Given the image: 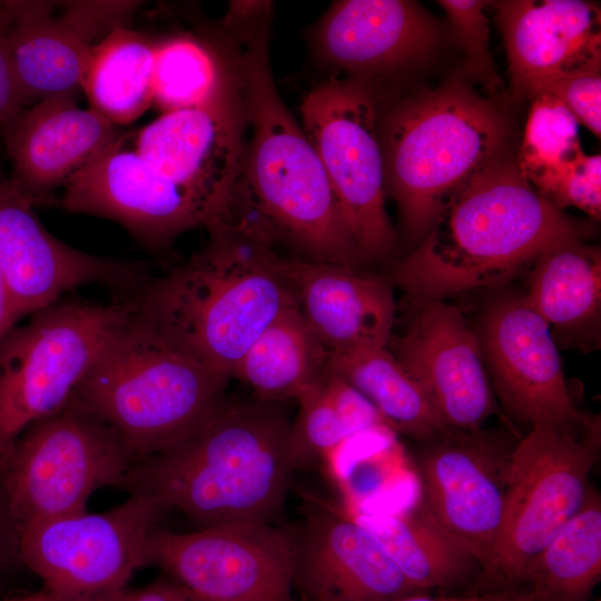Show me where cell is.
I'll return each mask as SVG.
<instances>
[{"mask_svg": "<svg viewBox=\"0 0 601 601\" xmlns=\"http://www.w3.org/2000/svg\"><path fill=\"white\" fill-rule=\"evenodd\" d=\"M268 17L262 11L227 24L234 33L228 56L250 137L224 226L270 245L285 242L309 260L355 268L364 259L322 161L276 90Z\"/></svg>", "mask_w": 601, "mask_h": 601, "instance_id": "obj_1", "label": "cell"}, {"mask_svg": "<svg viewBox=\"0 0 601 601\" xmlns=\"http://www.w3.org/2000/svg\"><path fill=\"white\" fill-rule=\"evenodd\" d=\"M290 430L279 403L224 398L191 436L135 463L120 489L179 510L198 529L272 523L295 471Z\"/></svg>", "mask_w": 601, "mask_h": 601, "instance_id": "obj_2", "label": "cell"}, {"mask_svg": "<svg viewBox=\"0 0 601 601\" xmlns=\"http://www.w3.org/2000/svg\"><path fill=\"white\" fill-rule=\"evenodd\" d=\"M578 226L502 156L440 211L420 246L393 273L416 304L505 282Z\"/></svg>", "mask_w": 601, "mask_h": 601, "instance_id": "obj_3", "label": "cell"}, {"mask_svg": "<svg viewBox=\"0 0 601 601\" xmlns=\"http://www.w3.org/2000/svg\"><path fill=\"white\" fill-rule=\"evenodd\" d=\"M134 297L173 342L227 382L254 341L298 306L273 245L229 226Z\"/></svg>", "mask_w": 601, "mask_h": 601, "instance_id": "obj_4", "label": "cell"}, {"mask_svg": "<svg viewBox=\"0 0 601 601\" xmlns=\"http://www.w3.org/2000/svg\"><path fill=\"white\" fill-rule=\"evenodd\" d=\"M226 385L137 304L71 398L108 424L137 463L196 433L224 401Z\"/></svg>", "mask_w": 601, "mask_h": 601, "instance_id": "obj_5", "label": "cell"}, {"mask_svg": "<svg viewBox=\"0 0 601 601\" xmlns=\"http://www.w3.org/2000/svg\"><path fill=\"white\" fill-rule=\"evenodd\" d=\"M508 131L501 111L461 79L393 110L381 140L384 181L411 238L423 239L449 199L501 156Z\"/></svg>", "mask_w": 601, "mask_h": 601, "instance_id": "obj_6", "label": "cell"}, {"mask_svg": "<svg viewBox=\"0 0 601 601\" xmlns=\"http://www.w3.org/2000/svg\"><path fill=\"white\" fill-rule=\"evenodd\" d=\"M136 308L135 298L55 303L7 332L0 341L1 474L23 431L70 401Z\"/></svg>", "mask_w": 601, "mask_h": 601, "instance_id": "obj_7", "label": "cell"}, {"mask_svg": "<svg viewBox=\"0 0 601 601\" xmlns=\"http://www.w3.org/2000/svg\"><path fill=\"white\" fill-rule=\"evenodd\" d=\"M600 455V423L538 422L513 449L500 534L482 575L499 589L521 587L530 561L580 510Z\"/></svg>", "mask_w": 601, "mask_h": 601, "instance_id": "obj_8", "label": "cell"}, {"mask_svg": "<svg viewBox=\"0 0 601 601\" xmlns=\"http://www.w3.org/2000/svg\"><path fill=\"white\" fill-rule=\"evenodd\" d=\"M134 464L119 435L70 398L23 431L2 476L21 529L87 511L90 496L121 487Z\"/></svg>", "mask_w": 601, "mask_h": 601, "instance_id": "obj_9", "label": "cell"}, {"mask_svg": "<svg viewBox=\"0 0 601 601\" xmlns=\"http://www.w3.org/2000/svg\"><path fill=\"white\" fill-rule=\"evenodd\" d=\"M166 511L129 495L102 513L37 522L20 529V555L55 601H118L149 564V538Z\"/></svg>", "mask_w": 601, "mask_h": 601, "instance_id": "obj_10", "label": "cell"}, {"mask_svg": "<svg viewBox=\"0 0 601 601\" xmlns=\"http://www.w3.org/2000/svg\"><path fill=\"white\" fill-rule=\"evenodd\" d=\"M316 150L363 259H381L396 235L385 208L384 160L374 98L362 79L331 78L300 105Z\"/></svg>", "mask_w": 601, "mask_h": 601, "instance_id": "obj_11", "label": "cell"}, {"mask_svg": "<svg viewBox=\"0 0 601 601\" xmlns=\"http://www.w3.org/2000/svg\"><path fill=\"white\" fill-rule=\"evenodd\" d=\"M295 534L240 522L178 533L155 529L149 564L196 601H293Z\"/></svg>", "mask_w": 601, "mask_h": 601, "instance_id": "obj_12", "label": "cell"}, {"mask_svg": "<svg viewBox=\"0 0 601 601\" xmlns=\"http://www.w3.org/2000/svg\"><path fill=\"white\" fill-rule=\"evenodd\" d=\"M515 443L482 427L447 428L421 441L414 454L421 502L472 552L482 571L500 534Z\"/></svg>", "mask_w": 601, "mask_h": 601, "instance_id": "obj_13", "label": "cell"}, {"mask_svg": "<svg viewBox=\"0 0 601 601\" xmlns=\"http://www.w3.org/2000/svg\"><path fill=\"white\" fill-rule=\"evenodd\" d=\"M33 207L0 176V270L12 326L82 285L102 284L130 298L141 292L149 279L140 264L68 246L47 231Z\"/></svg>", "mask_w": 601, "mask_h": 601, "instance_id": "obj_14", "label": "cell"}, {"mask_svg": "<svg viewBox=\"0 0 601 601\" xmlns=\"http://www.w3.org/2000/svg\"><path fill=\"white\" fill-rule=\"evenodd\" d=\"M245 127L237 81L214 102L162 112L138 131L135 149L195 199L209 219L210 231L227 219L243 161Z\"/></svg>", "mask_w": 601, "mask_h": 601, "instance_id": "obj_15", "label": "cell"}, {"mask_svg": "<svg viewBox=\"0 0 601 601\" xmlns=\"http://www.w3.org/2000/svg\"><path fill=\"white\" fill-rule=\"evenodd\" d=\"M477 337L494 391L511 418L568 427L599 421L574 404L552 332L524 296L494 302Z\"/></svg>", "mask_w": 601, "mask_h": 601, "instance_id": "obj_16", "label": "cell"}, {"mask_svg": "<svg viewBox=\"0 0 601 601\" xmlns=\"http://www.w3.org/2000/svg\"><path fill=\"white\" fill-rule=\"evenodd\" d=\"M293 587L303 601H388L423 592L403 577L376 539L337 500L300 491Z\"/></svg>", "mask_w": 601, "mask_h": 601, "instance_id": "obj_17", "label": "cell"}, {"mask_svg": "<svg viewBox=\"0 0 601 601\" xmlns=\"http://www.w3.org/2000/svg\"><path fill=\"white\" fill-rule=\"evenodd\" d=\"M124 139L75 175L57 206L114 220L152 249L164 248L188 229H208L209 219L195 199L135 148H126Z\"/></svg>", "mask_w": 601, "mask_h": 601, "instance_id": "obj_18", "label": "cell"}, {"mask_svg": "<svg viewBox=\"0 0 601 601\" xmlns=\"http://www.w3.org/2000/svg\"><path fill=\"white\" fill-rule=\"evenodd\" d=\"M6 38L26 106L76 96L100 35L124 24L136 1H73L55 16L43 1H3Z\"/></svg>", "mask_w": 601, "mask_h": 601, "instance_id": "obj_19", "label": "cell"}, {"mask_svg": "<svg viewBox=\"0 0 601 601\" xmlns=\"http://www.w3.org/2000/svg\"><path fill=\"white\" fill-rule=\"evenodd\" d=\"M417 305L394 356L447 427L481 428L497 405L477 335L457 307L443 300Z\"/></svg>", "mask_w": 601, "mask_h": 601, "instance_id": "obj_20", "label": "cell"}, {"mask_svg": "<svg viewBox=\"0 0 601 601\" xmlns=\"http://www.w3.org/2000/svg\"><path fill=\"white\" fill-rule=\"evenodd\" d=\"M12 166L10 181L33 206L124 138L119 126L76 96H53L23 108L2 134Z\"/></svg>", "mask_w": 601, "mask_h": 601, "instance_id": "obj_21", "label": "cell"}, {"mask_svg": "<svg viewBox=\"0 0 601 601\" xmlns=\"http://www.w3.org/2000/svg\"><path fill=\"white\" fill-rule=\"evenodd\" d=\"M494 3L514 98L532 99L554 78L601 60L597 4L581 0Z\"/></svg>", "mask_w": 601, "mask_h": 601, "instance_id": "obj_22", "label": "cell"}, {"mask_svg": "<svg viewBox=\"0 0 601 601\" xmlns=\"http://www.w3.org/2000/svg\"><path fill=\"white\" fill-rule=\"evenodd\" d=\"M436 41L433 20L407 0L337 1L314 36L318 57L357 79L406 69L427 57Z\"/></svg>", "mask_w": 601, "mask_h": 601, "instance_id": "obj_23", "label": "cell"}, {"mask_svg": "<svg viewBox=\"0 0 601 601\" xmlns=\"http://www.w3.org/2000/svg\"><path fill=\"white\" fill-rule=\"evenodd\" d=\"M282 272L328 353L386 347L395 318L386 284L353 267L315 260L282 258Z\"/></svg>", "mask_w": 601, "mask_h": 601, "instance_id": "obj_24", "label": "cell"}, {"mask_svg": "<svg viewBox=\"0 0 601 601\" xmlns=\"http://www.w3.org/2000/svg\"><path fill=\"white\" fill-rule=\"evenodd\" d=\"M337 501L418 591L455 588L481 569L472 552L439 524L421 500L394 510H361Z\"/></svg>", "mask_w": 601, "mask_h": 601, "instance_id": "obj_25", "label": "cell"}, {"mask_svg": "<svg viewBox=\"0 0 601 601\" xmlns=\"http://www.w3.org/2000/svg\"><path fill=\"white\" fill-rule=\"evenodd\" d=\"M328 352L298 306L282 313L254 341L233 377L252 387L257 401L298 400L327 372Z\"/></svg>", "mask_w": 601, "mask_h": 601, "instance_id": "obj_26", "label": "cell"}, {"mask_svg": "<svg viewBox=\"0 0 601 601\" xmlns=\"http://www.w3.org/2000/svg\"><path fill=\"white\" fill-rule=\"evenodd\" d=\"M533 264L524 299L545 321L553 337L599 326L601 255L598 248L573 238L550 247Z\"/></svg>", "mask_w": 601, "mask_h": 601, "instance_id": "obj_27", "label": "cell"}, {"mask_svg": "<svg viewBox=\"0 0 601 601\" xmlns=\"http://www.w3.org/2000/svg\"><path fill=\"white\" fill-rule=\"evenodd\" d=\"M156 42L124 24L92 47L81 79L90 108L127 125L152 104Z\"/></svg>", "mask_w": 601, "mask_h": 601, "instance_id": "obj_28", "label": "cell"}, {"mask_svg": "<svg viewBox=\"0 0 601 601\" xmlns=\"http://www.w3.org/2000/svg\"><path fill=\"white\" fill-rule=\"evenodd\" d=\"M601 579V499L589 487L580 510L524 570L533 601H589Z\"/></svg>", "mask_w": 601, "mask_h": 601, "instance_id": "obj_29", "label": "cell"}, {"mask_svg": "<svg viewBox=\"0 0 601 601\" xmlns=\"http://www.w3.org/2000/svg\"><path fill=\"white\" fill-rule=\"evenodd\" d=\"M327 371L366 397L396 434L421 442L450 428L386 347L328 353Z\"/></svg>", "mask_w": 601, "mask_h": 601, "instance_id": "obj_30", "label": "cell"}, {"mask_svg": "<svg viewBox=\"0 0 601 601\" xmlns=\"http://www.w3.org/2000/svg\"><path fill=\"white\" fill-rule=\"evenodd\" d=\"M237 86L228 55L187 35L156 42L152 104L162 112L208 105Z\"/></svg>", "mask_w": 601, "mask_h": 601, "instance_id": "obj_31", "label": "cell"}, {"mask_svg": "<svg viewBox=\"0 0 601 601\" xmlns=\"http://www.w3.org/2000/svg\"><path fill=\"white\" fill-rule=\"evenodd\" d=\"M578 126L555 97L541 93L532 98L516 164L540 194L583 154Z\"/></svg>", "mask_w": 601, "mask_h": 601, "instance_id": "obj_32", "label": "cell"}, {"mask_svg": "<svg viewBox=\"0 0 601 601\" xmlns=\"http://www.w3.org/2000/svg\"><path fill=\"white\" fill-rule=\"evenodd\" d=\"M322 382L296 400L299 408L290 430L295 470L323 461L348 437Z\"/></svg>", "mask_w": 601, "mask_h": 601, "instance_id": "obj_33", "label": "cell"}, {"mask_svg": "<svg viewBox=\"0 0 601 601\" xmlns=\"http://www.w3.org/2000/svg\"><path fill=\"white\" fill-rule=\"evenodd\" d=\"M466 55V72L486 91L502 87L489 48V21L484 9L491 3L481 0H441Z\"/></svg>", "mask_w": 601, "mask_h": 601, "instance_id": "obj_34", "label": "cell"}, {"mask_svg": "<svg viewBox=\"0 0 601 601\" xmlns=\"http://www.w3.org/2000/svg\"><path fill=\"white\" fill-rule=\"evenodd\" d=\"M601 60L566 72L543 85L535 96L560 100L597 137L601 135ZM534 96V97H535Z\"/></svg>", "mask_w": 601, "mask_h": 601, "instance_id": "obj_35", "label": "cell"}, {"mask_svg": "<svg viewBox=\"0 0 601 601\" xmlns=\"http://www.w3.org/2000/svg\"><path fill=\"white\" fill-rule=\"evenodd\" d=\"M555 208L575 207L591 217L601 215V157L584 152L541 194Z\"/></svg>", "mask_w": 601, "mask_h": 601, "instance_id": "obj_36", "label": "cell"}, {"mask_svg": "<svg viewBox=\"0 0 601 601\" xmlns=\"http://www.w3.org/2000/svg\"><path fill=\"white\" fill-rule=\"evenodd\" d=\"M322 384L348 436L390 427L374 405L339 376L327 371Z\"/></svg>", "mask_w": 601, "mask_h": 601, "instance_id": "obj_37", "label": "cell"}, {"mask_svg": "<svg viewBox=\"0 0 601 601\" xmlns=\"http://www.w3.org/2000/svg\"><path fill=\"white\" fill-rule=\"evenodd\" d=\"M20 528L0 473V593L4 592L22 570Z\"/></svg>", "mask_w": 601, "mask_h": 601, "instance_id": "obj_38", "label": "cell"}, {"mask_svg": "<svg viewBox=\"0 0 601 601\" xmlns=\"http://www.w3.org/2000/svg\"><path fill=\"white\" fill-rule=\"evenodd\" d=\"M6 38V12L0 1V132L26 108Z\"/></svg>", "mask_w": 601, "mask_h": 601, "instance_id": "obj_39", "label": "cell"}, {"mask_svg": "<svg viewBox=\"0 0 601 601\" xmlns=\"http://www.w3.org/2000/svg\"><path fill=\"white\" fill-rule=\"evenodd\" d=\"M388 601H533V599L524 587H516L467 597H431L425 592H416Z\"/></svg>", "mask_w": 601, "mask_h": 601, "instance_id": "obj_40", "label": "cell"}, {"mask_svg": "<svg viewBox=\"0 0 601 601\" xmlns=\"http://www.w3.org/2000/svg\"><path fill=\"white\" fill-rule=\"evenodd\" d=\"M118 601H196L174 581H157L144 589L126 591Z\"/></svg>", "mask_w": 601, "mask_h": 601, "instance_id": "obj_41", "label": "cell"}, {"mask_svg": "<svg viewBox=\"0 0 601 601\" xmlns=\"http://www.w3.org/2000/svg\"><path fill=\"white\" fill-rule=\"evenodd\" d=\"M12 327L7 289L0 270V341Z\"/></svg>", "mask_w": 601, "mask_h": 601, "instance_id": "obj_42", "label": "cell"}, {"mask_svg": "<svg viewBox=\"0 0 601 601\" xmlns=\"http://www.w3.org/2000/svg\"><path fill=\"white\" fill-rule=\"evenodd\" d=\"M0 601H55L45 590L40 592L14 595L0 599Z\"/></svg>", "mask_w": 601, "mask_h": 601, "instance_id": "obj_43", "label": "cell"}, {"mask_svg": "<svg viewBox=\"0 0 601 601\" xmlns=\"http://www.w3.org/2000/svg\"><path fill=\"white\" fill-rule=\"evenodd\" d=\"M597 601H600V600H597Z\"/></svg>", "mask_w": 601, "mask_h": 601, "instance_id": "obj_44", "label": "cell"}, {"mask_svg": "<svg viewBox=\"0 0 601 601\" xmlns=\"http://www.w3.org/2000/svg\"><path fill=\"white\" fill-rule=\"evenodd\" d=\"M303 601V600H302Z\"/></svg>", "mask_w": 601, "mask_h": 601, "instance_id": "obj_45", "label": "cell"}]
</instances>
